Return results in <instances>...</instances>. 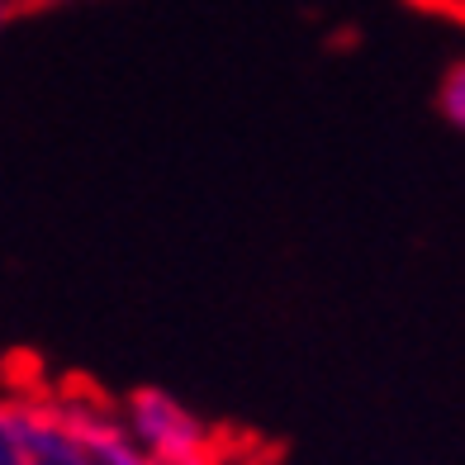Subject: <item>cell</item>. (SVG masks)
<instances>
[{
	"instance_id": "obj_3",
	"label": "cell",
	"mask_w": 465,
	"mask_h": 465,
	"mask_svg": "<svg viewBox=\"0 0 465 465\" xmlns=\"http://www.w3.org/2000/svg\"><path fill=\"white\" fill-rule=\"evenodd\" d=\"M437 110H441V119H447L451 129H460V124H465V67H460V62H456V67H447V76H441Z\"/></svg>"
},
{
	"instance_id": "obj_1",
	"label": "cell",
	"mask_w": 465,
	"mask_h": 465,
	"mask_svg": "<svg viewBox=\"0 0 465 465\" xmlns=\"http://www.w3.org/2000/svg\"><path fill=\"white\" fill-rule=\"evenodd\" d=\"M0 465H147L91 390H0Z\"/></svg>"
},
{
	"instance_id": "obj_4",
	"label": "cell",
	"mask_w": 465,
	"mask_h": 465,
	"mask_svg": "<svg viewBox=\"0 0 465 465\" xmlns=\"http://www.w3.org/2000/svg\"><path fill=\"white\" fill-rule=\"evenodd\" d=\"M19 10H25V5H19V0H0V29H10Z\"/></svg>"
},
{
	"instance_id": "obj_2",
	"label": "cell",
	"mask_w": 465,
	"mask_h": 465,
	"mask_svg": "<svg viewBox=\"0 0 465 465\" xmlns=\"http://www.w3.org/2000/svg\"><path fill=\"white\" fill-rule=\"evenodd\" d=\"M119 422L124 432L134 437V447L143 451L147 465H176V460H190V456H204L219 447V437L209 432V422L181 404L176 394L166 390H134L129 399L119 404Z\"/></svg>"
},
{
	"instance_id": "obj_5",
	"label": "cell",
	"mask_w": 465,
	"mask_h": 465,
	"mask_svg": "<svg viewBox=\"0 0 465 465\" xmlns=\"http://www.w3.org/2000/svg\"><path fill=\"white\" fill-rule=\"evenodd\" d=\"M19 5L29 10V5H72V0H19Z\"/></svg>"
}]
</instances>
